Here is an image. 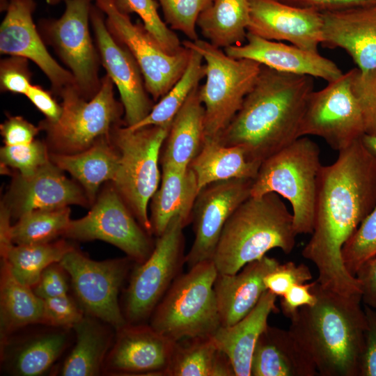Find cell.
<instances>
[{
    "instance_id": "8fae6325",
    "label": "cell",
    "mask_w": 376,
    "mask_h": 376,
    "mask_svg": "<svg viewBox=\"0 0 376 376\" xmlns=\"http://www.w3.org/2000/svg\"><path fill=\"white\" fill-rule=\"evenodd\" d=\"M95 4L105 15L109 31L136 61L152 100L159 101L184 73L191 49L184 47L176 54H169L158 45L143 23H134L129 14L117 7L115 0H95Z\"/></svg>"
},
{
    "instance_id": "f35d334b",
    "label": "cell",
    "mask_w": 376,
    "mask_h": 376,
    "mask_svg": "<svg viewBox=\"0 0 376 376\" xmlns=\"http://www.w3.org/2000/svg\"><path fill=\"white\" fill-rule=\"evenodd\" d=\"M115 2L123 12L138 15L146 29L165 52L174 54L183 49L175 31L160 17L155 0H115Z\"/></svg>"
},
{
    "instance_id": "83f0119b",
    "label": "cell",
    "mask_w": 376,
    "mask_h": 376,
    "mask_svg": "<svg viewBox=\"0 0 376 376\" xmlns=\"http://www.w3.org/2000/svg\"><path fill=\"white\" fill-rule=\"evenodd\" d=\"M198 194L196 177L189 166L181 169L162 166L160 184L151 198L152 233L160 236L176 216L182 219L185 226L190 224Z\"/></svg>"
},
{
    "instance_id": "836d02e7",
    "label": "cell",
    "mask_w": 376,
    "mask_h": 376,
    "mask_svg": "<svg viewBox=\"0 0 376 376\" xmlns=\"http://www.w3.org/2000/svg\"><path fill=\"white\" fill-rule=\"evenodd\" d=\"M249 0H214L197 19L205 40L220 49L246 42L249 24Z\"/></svg>"
},
{
    "instance_id": "f546056e",
    "label": "cell",
    "mask_w": 376,
    "mask_h": 376,
    "mask_svg": "<svg viewBox=\"0 0 376 376\" xmlns=\"http://www.w3.org/2000/svg\"><path fill=\"white\" fill-rule=\"evenodd\" d=\"M51 162L63 171L70 173L83 187L90 203L95 202L100 186L115 180L120 162L117 148L110 134L96 141L89 148L75 154L52 152Z\"/></svg>"
},
{
    "instance_id": "1f68e13d",
    "label": "cell",
    "mask_w": 376,
    "mask_h": 376,
    "mask_svg": "<svg viewBox=\"0 0 376 376\" xmlns=\"http://www.w3.org/2000/svg\"><path fill=\"white\" fill-rule=\"evenodd\" d=\"M260 166L248 157L242 148L225 146L217 139L205 138L189 167L196 175L199 192L215 182L236 178L254 180Z\"/></svg>"
},
{
    "instance_id": "ee69618b",
    "label": "cell",
    "mask_w": 376,
    "mask_h": 376,
    "mask_svg": "<svg viewBox=\"0 0 376 376\" xmlns=\"http://www.w3.org/2000/svg\"><path fill=\"white\" fill-rule=\"evenodd\" d=\"M42 323L48 327L72 329L85 315L68 294L43 299Z\"/></svg>"
},
{
    "instance_id": "5b68a950",
    "label": "cell",
    "mask_w": 376,
    "mask_h": 376,
    "mask_svg": "<svg viewBox=\"0 0 376 376\" xmlns=\"http://www.w3.org/2000/svg\"><path fill=\"white\" fill-rule=\"evenodd\" d=\"M322 166L319 146L308 136L299 137L261 163L251 196L276 193L285 198L297 235L311 234Z\"/></svg>"
},
{
    "instance_id": "e575fe53",
    "label": "cell",
    "mask_w": 376,
    "mask_h": 376,
    "mask_svg": "<svg viewBox=\"0 0 376 376\" xmlns=\"http://www.w3.org/2000/svg\"><path fill=\"white\" fill-rule=\"evenodd\" d=\"M168 376H235L228 357L212 336L188 338L175 342Z\"/></svg>"
},
{
    "instance_id": "b9f144b4",
    "label": "cell",
    "mask_w": 376,
    "mask_h": 376,
    "mask_svg": "<svg viewBox=\"0 0 376 376\" xmlns=\"http://www.w3.org/2000/svg\"><path fill=\"white\" fill-rule=\"evenodd\" d=\"M0 157L2 166L15 169L23 176L32 175L50 160L46 145L36 140L23 145H5Z\"/></svg>"
},
{
    "instance_id": "4dcf8cb0",
    "label": "cell",
    "mask_w": 376,
    "mask_h": 376,
    "mask_svg": "<svg viewBox=\"0 0 376 376\" xmlns=\"http://www.w3.org/2000/svg\"><path fill=\"white\" fill-rule=\"evenodd\" d=\"M110 327H112L101 320L85 314L72 328L75 344L65 359L60 375L95 376L102 373L104 360L115 337Z\"/></svg>"
},
{
    "instance_id": "ac0fdd59",
    "label": "cell",
    "mask_w": 376,
    "mask_h": 376,
    "mask_svg": "<svg viewBox=\"0 0 376 376\" xmlns=\"http://www.w3.org/2000/svg\"><path fill=\"white\" fill-rule=\"evenodd\" d=\"M175 342L150 324H129L116 330L102 373L123 375H166Z\"/></svg>"
},
{
    "instance_id": "d4e9b609",
    "label": "cell",
    "mask_w": 376,
    "mask_h": 376,
    "mask_svg": "<svg viewBox=\"0 0 376 376\" xmlns=\"http://www.w3.org/2000/svg\"><path fill=\"white\" fill-rule=\"evenodd\" d=\"M318 375L310 354L296 336L269 324L253 353L251 376H315Z\"/></svg>"
},
{
    "instance_id": "6da1fadb",
    "label": "cell",
    "mask_w": 376,
    "mask_h": 376,
    "mask_svg": "<svg viewBox=\"0 0 376 376\" xmlns=\"http://www.w3.org/2000/svg\"><path fill=\"white\" fill-rule=\"evenodd\" d=\"M375 206L376 160L360 139L319 174L313 230L301 254L315 265L322 288L362 296L359 280L344 265L342 249Z\"/></svg>"
},
{
    "instance_id": "44dd1931",
    "label": "cell",
    "mask_w": 376,
    "mask_h": 376,
    "mask_svg": "<svg viewBox=\"0 0 376 376\" xmlns=\"http://www.w3.org/2000/svg\"><path fill=\"white\" fill-rule=\"evenodd\" d=\"M62 171L49 160L32 175L15 177L3 203L11 217L19 219L36 210L89 204L84 189Z\"/></svg>"
},
{
    "instance_id": "f6af8a7d",
    "label": "cell",
    "mask_w": 376,
    "mask_h": 376,
    "mask_svg": "<svg viewBox=\"0 0 376 376\" xmlns=\"http://www.w3.org/2000/svg\"><path fill=\"white\" fill-rule=\"evenodd\" d=\"M312 278V274L307 265H296L292 261H288L279 264L267 274L264 279V283L267 290L277 297H283L293 285L306 283Z\"/></svg>"
},
{
    "instance_id": "4fadbf2b",
    "label": "cell",
    "mask_w": 376,
    "mask_h": 376,
    "mask_svg": "<svg viewBox=\"0 0 376 376\" xmlns=\"http://www.w3.org/2000/svg\"><path fill=\"white\" fill-rule=\"evenodd\" d=\"M363 134L362 113L352 89L350 70L311 93L300 123L299 137H320L340 152Z\"/></svg>"
},
{
    "instance_id": "5bb4252c",
    "label": "cell",
    "mask_w": 376,
    "mask_h": 376,
    "mask_svg": "<svg viewBox=\"0 0 376 376\" xmlns=\"http://www.w3.org/2000/svg\"><path fill=\"white\" fill-rule=\"evenodd\" d=\"M63 236L105 241L124 251L136 263L146 260L155 244L114 186L104 189L86 216L71 220Z\"/></svg>"
},
{
    "instance_id": "74e56055",
    "label": "cell",
    "mask_w": 376,
    "mask_h": 376,
    "mask_svg": "<svg viewBox=\"0 0 376 376\" xmlns=\"http://www.w3.org/2000/svg\"><path fill=\"white\" fill-rule=\"evenodd\" d=\"M70 221L68 206L33 210L21 216L11 226V240L14 244L50 242L64 235Z\"/></svg>"
},
{
    "instance_id": "9c48e42d",
    "label": "cell",
    "mask_w": 376,
    "mask_h": 376,
    "mask_svg": "<svg viewBox=\"0 0 376 376\" xmlns=\"http://www.w3.org/2000/svg\"><path fill=\"white\" fill-rule=\"evenodd\" d=\"M184 47L198 52L205 66V82L199 86L205 109V138L217 139L241 108L254 85L261 65L235 58L207 40H186Z\"/></svg>"
},
{
    "instance_id": "8992f818",
    "label": "cell",
    "mask_w": 376,
    "mask_h": 376,
    "mask_svg": "<svg viewBox=\"0 0 376 376\" xmlns=\"http://www.w3.org/2000/svg\"><path fill=\"white\" fill-rule=\"evenodd\" d=\"M212 261L196 264L171 284L150 316V325L172 341L212 336L221 326Z\"/></svg>"
},
{
    "instance_id": "d6a6232c",
    "label": "cell",
    "mask_w": 376,
    "mask_h": 376,
    "mask_svg": "<svg viewBox=\"0 0 376 376\" xmlns=\"http://www.w3.org/2000/svg\"><path fill=\"white\" fill-rule=\"evenodd\" d=\"M0 276L1 340L20 329L42 323L43 299L19 281L1 260Z\"/></svg>"
},
{
    "instance_id": "ab89813d",
    "label": "cell",
    "mask_w": 376,
    "mask_h": 376,
    "mask_svg": "<svg viewBox=\"0 0 376 376\" xmlns=\"http://www.w3.org/2000/svg\"><path fill=\"white\" fill-rule=\"evenodd\" d=\"M376 256V206L364 219L342 249L347 271L355 276L359 269Z\"/></svg>"
},
{
    "instance_id": "8d00e7d4",
    "label": "cell",
    "mask_w": 376,
    "mask_h": 376,
    "mask_svg": "<svg viewBox=\"0 0 376 376\" xmlns=\"http://www.w3.org/2000/svg\"><path fill=\"white\" fill-rule=\"evenodd\" d=\"M190 49L189 63L181 77L153 106L149 114L130 128L163 125L172 122L191 91L205 76V66L202 56L196 50Z\"/></svg>"
},
{
    "instance_id": "7bdbcfd3",
    "label": "cell",
    "mask_w": 376,
    "mask_h": 376,
    "mask_svg": "<svg viewBox=\"0 0 376 376\" xmlns=\"http://www.w3.org/2000/svg\"><path fill=\"white\" fill-rule=\"evenodd\" d=\"M352 91L360 106L365 134L376 136V68L350 70Z\"/></svg>"
},
{
    "instance_id": "603a6c76",
    "label": "cell",
    "mask_w": 376,
    "mask_h": 376,
    "mask_svg": "<svg viewBox=\"0 0 376 376\" xmlns=\"http://www.w3.org/2000/svg\"><path fill=\"white\" fill-rule=\"evenodd\" d=\"M321 45L344 49L361 70L376 68V3L324 13Z\"/></svg>"
},
{
    "instance_id": "4316f807",
    "label": "cell",
    "mask_w": 376,
    "mask_h": 376,
    "mask_svg": "<svg viewBox=\"0 0 376 376\" xmlns=\"http://www.w3.org/2000/svg\"><path fill=\"white\" fill-rule=\"evenodd\" d=\"M276 297L267 290L249 314L234 324L220 326L212 336L218 348L229 359L235 376H251L256 343L268 325L269 315L279 311Z\"/></svg>"
},
{
    "instance_id": "ffe728a7",
    "label": "cell",
    "mask_w": 376,
    "mask_h": 376,
    "mask_svg": "<svg viewBox=\"0 0 376 376\" xmlns=\"http://www.w3.org/2000/svg\"><path fill=\"white\" fill-rule=\"evenodd\" d=\"M247 31L274 41H287L299 48L318 52L323 41L322 14L279 0H249Z\"/></svg>"
},
{
    "instance_id": "816d5d0a",
    "label": "cell",
    "mask_w": 376,
    "mask_h": 376,
    "mask_svg": "<svg viewBox=\"0 0 376 376\" xmlns=\"http://www.w3.org/2000/svg\"><path fill=\"white\" fill-rule=\"evenodd\" d=\"M292 6L321 13L346 10L376 3V0H279Z\"/></svg>"
},
{
    "instance_id": "e0dca14e",
    "label": "cell",
    "mask_w": 376,
    "mask_h": 376,
    "mask_svg": "<svg viewBox=\"0 0 376 376\" xmlns=\"http://www.w3.org/2000/svg\"><path fill=\"white\" fill-rule=\"evenodd\" d=\"M90 20L100 63L120 93L125 125L132 127L145 118L155 104L149 97L136 61L109 31L103 13L97 6L91 8Z\"/></svg>"
},
{
    "instance_id": "9f6ffc18",
    "label": "cell",
    "mask_w": 376,
    "mask_h": 376,
    "mask_svg": "<svg viewBox=\"0 0 376 376\" xmlns=\"http://www.w3.org/2000/svg\"><path fill=\"white\" fill-rule=\"evenodd\" d=\"M361 141L366 149L376 160V136L365 134L361 138Z\"/></svg>"
},
{
    "instance_id": "cb8c5ba5",
    "label": "cell",
    "mask_w": 376,
    "mask_h": 376,
    "mask_svg": "<svg viewBox=\"0 0 376 376\" xmlns=\"http://www.w3.org/2000/svg\"><path fill=\"white\" fill-rule=\"evenodd\" d=\"M279 262L265 256L233 274L218 273L214 290L221 326H230L249 314L267 290L264 279Z\"/></svg>"
},
{
    "instance_id": "c3c4849f",
    "label": "cell",
    "mask_w": 376,
    "mask_h": 376,
    "mask_svg": "<svg viewBox=\"0 0 376 376\" xmlns=\"http://www.w3.org/2000/svg\"><path fill=\"white\" fill-rule=\"evenodd\" d=\"M367 328L360 363L359 376H376V308L363 307Z\"/></svg>"
},
{
    "instance_id": "d590c367",
    "label": "cell",
    "mask_w": 376,
    "mask_h": 376,
    "mask_svg": "<svg viewBox=\"0 0 376 376\" xmlns=\"http://www.w3.org/2000/svg\"><path fill=\"white\" fill-rule=\"evenodd\" d=\"M74 246L65 240L41 244H13L1 254L13 275L32 288L42 272L50 265L59 263Z\"/></svg>"
},
{
    "instance_id": "7dc6e473",
    "label": "cell",
    "mask_w": 376,
    "mask_h": 376,
    "mask_svg": "<svg viewBox=\"0 0 376 376\" xmlns=\"http://www.w3.org/2000/svg\"><path fill=\"white\" fill-rule=\"evenodd\" d=\"M69 276L59 263L48 266L41 274L38 283L33 288L42 299L68 294Z\"/></svg>"
},
{
    "instance_id": "ba28073f",
    "label": "cell",
    "mask_w": 376,
    "mask_h": 376,
    "mask_svg": "<svg viewBox=\"0 0 376 376\" xmlns=\"http://www.w3.org/2000/svg\"><path fill=\"white\" fill-rule=\"evenodd\" d=\"M59 95L62 99L59 119L54 123L45 120L39 125L46 132L53 152L84 151L121 125L124 108L114 97L113 83L108 75L101 78L98 92L90 100L81 95L76 85L65 87Z\"/></svg>"
},
{
    "instance_id": "30bf717a",
    "label": "cell",
    "mask_w": 376,
    "mask_h": 376,
    "mask_svg": "<svg viewBox=\"0 0 376 376\" xmlns=\"http://www.w3.org/2000/svg\"><path fill=\"white\" fill-rule=\"evenodd\" d=\"M185 225L175 217L159 237L146 260L136 263L124 293L123 315L127 323H145L173 281L182 274L185 263Z\"/></svg>"
},
{
    "instance_id": "60d3db41",
    "label": "cell",
    "mask_w": 376,
    "mask_h": 376,
    "mask_svg": "<svg viewBox=\"0 0 376 376\" xmlns=\"http://www.w3.org/2000/svg\"><path fill=\"white\" fill-rule=\"evenodd\" d=\"M166 24L173 30L182 32L189 40L198 39L196 31L200 14L214 0H157Z\"/></svg>"
},
{
    "instance_id": "52a82bcc",
    "label": "cell",
    "mask_w": 376,
    "mask_h": 376,
    "mask_svg": "<svg viewBox=\"0 0 376 376\" xmlns=\"http://www.w3.org/2000/svg\"><path fill=\"white\" fill-rule=\"evenodd\" d=\"M171 123L137 129L121 124L110 132L120 155L113 186L138 222L150 235L148 206L160 184V152Z\"/></svg>"
},
{
    "instance_id": "277c9868",
    "label": "cell",
    "mask_w": 376,
    "mask_h": 376,
    "mask_svg": "<svg viewBox=\"0 0 376 376\" xmlns=\"http://www.w3.org/2000/svg\"><path fill=\"white\" fill-rule=\"evenodd\" d=\"M293 216L281 196H250L226 221L212 261L218 273L233 274L273 249L288 254L296 244Z\"/></svg>"
},
{
    "instance_id": "f1b7e54d",
    "label": "cell",
    "mask_w": 376,
    "mask_h": 376,
    "mask_svg": "<svg viewBox=\"0 0 376 376\" xmlns=\"http://www.w3.org/2000/svg\"><path fill=\"white\" fill-rule=\"evenodd\" d=\"M199 85L190 93L174 116L160 152L161 166L187 169L205 140V109Z\"/></svg>"
},
{
    "instance_id": "f907efd6",
    "label": "cell",
    "mask_w": 376,
    "mask_h": 376,
    "mask_svg": "<svg viewBox=\"0 0 376 376\" xmlns=\"http://www.w3.org/2000/svg\"><path fill=\"white\" fill-rule=\"evenodd\" d=\"M314 281L309 283L296 284L281 297V308L287 318L290 320L300 308L315 304L317 297L311 290Z\"/></svg>"
},
{
    "instance_id": "d6986e66",
    "label": "cell",
    "mask_w": 376,
    "mask_h": 376,
    "mask_svg": "<svg viewBox=\"0 0 376 376\" xmlns=\"http://www.w3.org/2000/svg\"><path fill=\"white\" fill-rule=\"evenodd\" d=\"M6 15L0 26V52L32 61L49 80L52 91L59 95L76 85L70 71L64 69L50 55L33 20L36 4L33 0H6Z\"/></svg>"
},
{
    "instance_id": "7a4b0ae2",
    "label": "cell",
    "mask_w": 376,
    "mask_h": 376,
    "mask_svg": "<svg viewBox=\"0 0 376 376\" xmlns=\"http://www.w3.org/2000/svg\"><path fill=\"white\" fill-rule=\"evenodd\" d=\"M313 77L281 72L261 65L242 105L217 139L239 146L258 164L299 136L304 109L313 91Z\"/></svg>"
},
{
    "instance_id": "7c38bea8",
    "label": "cell",
    "mask_w": 376,
    "mask_h": 376,
    "mask_svg": "<svg viewBox=\"0 0 376 376\" xmlns=\"http://www.w3.org/2000/svg\"><path fill=\"white\" fill-rule=\"evenodd\" d=\"M130 258L97 261L73 247L59 263L67 272L75 299L85 314L117 330L127 324L118 294L132 267Z\"/></svg>"
},
{
    "instance_id": "11a10c76",
    "label": "cell",
    "mask_w": 376,
    "mask_h": 376,
    "mask_svg": "<svg viewBox=\"0 0 376 376\" xmlns=\"http://www.w3.org/2000/svg\"><path fill=\"white\" fill-rule=\"evenodd\" d=\"M11 214L9 210L3 204L0 214V253L5 252L13 243L10 237V219Z\"/></svg>"
},
{
    "instance_id": "9a60e30c",
    "label": "cell",
    "mask_w": 376,
    "mask_h": 376,
    "mask_svg": "<svg viewBox=\"0 0 376 376\" xmlns=\"http://www.w3.org/2000/svg\"><path fill=\"white\" fill-rule=\"evenodd\" d=\"M91 1L65 0L61 17L46 25L50 42L70 69L80 93L87 100L91 99L101 86L100 56L89 30Z\"/></svg>"
},
{
    "instance_id": "7402d4cb",
    "label": "cell",
    "mask_w": 376,
    "mask_h": 376,
    "mask_svg": "<svg viewBox=\"0 0 376 376\" xmlns=\"http://www.w3.org/2000/svg\"><path fill=\"white\" fill-rule=\"evenodd\" d=\"M224 51L230 57L252 60L281 72L318 77L328 82L343 74L334 62L319 52L267 40L249 32L244 44Z\"/></svg>"
},
{
    "instance_id": "484cf974",
    "label": "cell",
    "mask_w": 376,
    "mask_h": 376,
    "mask_svg": "<svg viewBox=\"0 0 376 376\" xmlns=\"http://www.w3.org/2000/svg\"><path fill=\"white\" fill-rule=\"evenodd\" d=\"M70 329H51L23 337L15 342L1 340V363L13 375L38 376L49 370L61 357L70 341Z\"/></svg>"
},
{
    "instance_id": "6f0895ef",
    "label": "cell",
    "mask_w": 376,
    "mask_h": 376,
    "mask_svg": "<svg viewBox=\"0 0 376 376\" xmlns=\"http://www.w3.org/2000/svg\"><path fill=\"white\" fill-rule=\"evenodd\" d=\"M6 0H1V3H3L6 1Z\"/></svg>"
},
{
    "instance_id": "db71d44e",
    "label": "cell",
    "mask_w": 376,
    "mask_h": 376,
    "mask_svg": "<svg viewBox=\"0 0 376 376\" xmlns=\"http://www.w3.org/2000/svg\"><path fill=\"white\" fill-rule=\"evenodd\" d=\"M365 305L376 308V256L366 261L357 272Z\"/></svg>"
},
{
    "instance_id": "3957f363",
    "label": "cell",
    "mask_w": 376,
    "mask_h": 376,
    "mask_svg": "<svg viewBox=\"0 0 376 376\" xmlns=\"http://www.w3.org/2000/svg\"><path fill=\"white\" fill-rule=\"evenodd\" d=\"M312 306L300 308L289 329L311 356L321 376H359L367 321L361 296H345L316 281Z\"/></svg>"
},
{
    "instance_id": "bcb514c9",
    "label": "cell",
    "mask_w": 376,
    "mask_h": 376,
    "mask_svg": "<svg viewBox=\"0 0 376 376\" xmlns=\"http://www.w3.org/2000/svg\"><path fill=\"white\" fill-rule=\"evenodd\" d=\"M31 74L28 59L13 56L4 58L0 63V86L3 91L26 95L30 86Z\"/></svg>"
},
{
    "instance_id": "f5cc1de1",
    "label": "cell",
    "mask_w": 376,
    "mask_h": 376,
    "mask_svg": "<svg viewBox=\"0 0 376 376\" xmlns=\"http://www.w3.org/2000/svg\"><path fill=\"white\" fill-rule=\"evenodd\" d=\"M31 102L46 117V120L54 123L61 116L62 107L50 93L38 85H31L25 95Z\"/></svg>"
},
{
    "instance_id": "681fc988",
    "label": "cell",
    "mask_w": 376,
    "mask_h": 376,
    "mask_svg": "<svg viewBox=\"0 0 376 376\" xmlns=\"http://www.w3.org/2000/svg\"><path fill=\"white\" fill-rule=\"evenodd\" d=\"M40 127L21 116H10L0 126L1 134L6 146L27 144L34 141Z\"/></svg>"
},
{
    "instance_id": "2e32d148",
    "label": "cell",
    "mask_w": 376,
    "mask_h": 376,
    "mask_svg": "<svg viewBox=\"0 0 376 376\" xmlns=\"http://www.w3.org/2000/svg\"><path fill=\"white\" fill-rule=\"evenodd\" d=\"M253 179L236 178L211 183L198 194L191 216L195 235L185 263L189 269L212 260L223 228L234 211L251 196Z\"/></svg>"
}]
</instances>
